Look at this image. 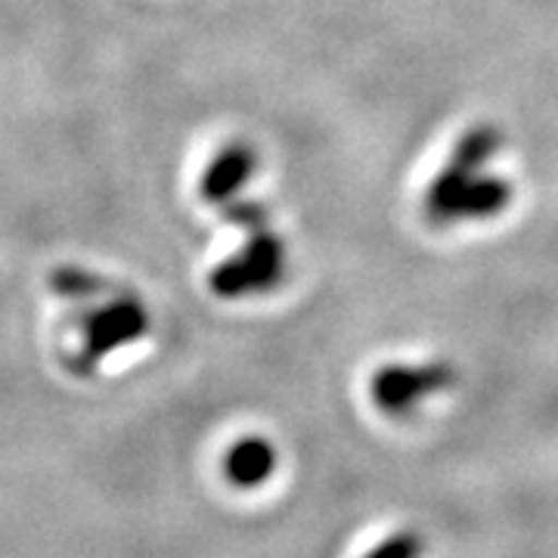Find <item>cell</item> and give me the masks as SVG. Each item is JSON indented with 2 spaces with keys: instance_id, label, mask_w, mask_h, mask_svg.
<instances>
[{
  "instance_id": "obj_4",
  "label": "cell",
  "mask_w": 558,
  "mask_h": 558,
  "mask_svg": "<svg viewBox=\"0 0 558 558\" xmlns=\"http://www.w3.org/2000/svg\"><path fill=\"white\" fill-rule=\"evenodd\" d=\"M264 469H267V459L258 457V444H245L242 450L233 453V462H230V472L242 481H255Z\"/></svg>"
},
{
  "instance_id": "obj_2",
  "label": "cell",
  "mask_w": 558,
  "mask_h": 558,
  "mask_svg": "<svg viewBox=\"0 0 558 558\" xmlns=\"http://www.w3.org/2000/svg\"><path fill=\"white\" fill-rule=\"evenodd\" d=\"M230 218L240 220L248 230V240L236 255L223 260L218 274L211 277L215 292L227 299H240V295H255L274 289L286 270V245L267 227V211L260 205H242L236 211H230Z\"/></svg>"
},
{
  "instance_id": "obj_1",
  "label": "cell",
  "mask_w": 558,
  "mask_h": 558,
  "mask_svg": "<svg viewBox=\"0 0 558 558\" xmlns=\"http://www.w3.org/2000/svg\"><path fill=\"white\" fill-rule=\"evenodd\" d=\"M502 149V134L490 124H478L465 131L453 146L450 159L444 161L428 193L422 211L435 227H457L465 220L497 218L512 202V183L502 174H490L487 165Z\"/></svg>"
},
{
  "instance_id": "obj_3",
  "label": "cell",
  "mask_w": 558,
  "mask_h": 558,
  "mask_svg": "<svg viewBox=\"0 0 558 558\" xmlns=\"http://www.w3.org/2000/svg\"><path fill=\"white\" fill-rule=\"evenodd\" d=\"M252 174H255V153H252V146L233 143L208 168V174L202 180V196L208 202L233 199L240 193L242 183L252 180Z\"/></svg>"
}]
</instances>
